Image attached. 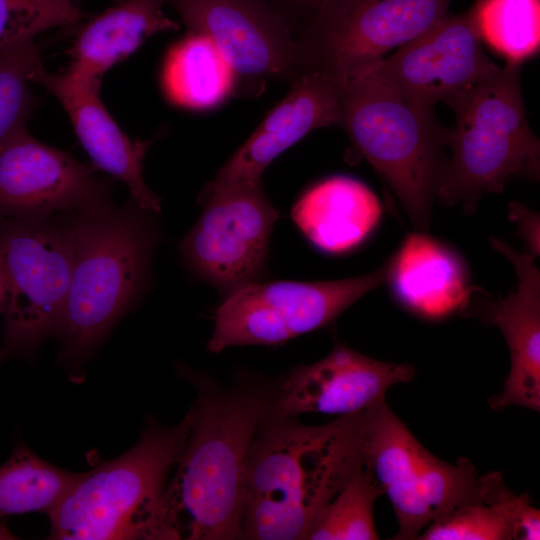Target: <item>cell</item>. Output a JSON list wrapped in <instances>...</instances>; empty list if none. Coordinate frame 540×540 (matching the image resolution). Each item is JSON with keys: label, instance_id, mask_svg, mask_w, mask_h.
Wrapping results in <instances>:
<instances>
[{"label": "cell", "instance_id": "7a4b0ae2", "mask_svg": "<svg viewBox=\"0 0 540 540\" xmlns=\"http://www.w3.org/2000/svg\"><path fill=\"white\" fill-rule=\"evenodd\" d=\"M362 467V411L315 426L267 415L247 461L241 538L306 539Z\"/></svg>", "mask_w": 540, "mask_h": 540}, {"label": "cell", "instance_id": "f546056e", "mask_svg": "<svg viewBox=\"0 0 540 540\" xmlns=\"http://www.w3.org/2000/svg\"><path fill=\"white\" fill-rule=\"evenodd\" d=\"M270 3L289 21L296 36L309 18L332 0H269Z\"/></svg>", "mask_w": 540, "mask_h": 540}, {"label": "cell", "instance_id": "cb8c5ba5", "mask_svg": "<svg viewBox=\"0 0 540 540\" xmlns=\"http://www.w3.org/2000/svg\"><path fill=\"white\" fill-rule=\"evenodd\" d=\"M482 42L506 59L522 64L540 46V0H477L469 9Z\"/></svg>", "mask_w": 540, "mask_h": 540}, {"label": "cell", "instance_id": "7402d4cb", "mask_svg": "<svg viewBox=\"0 0 540 540\" xmlns=\"http://www.w3.org/2000/svg\"><path fill=\"white\" fill-rule=\"evenodd\" d=\"M235 74L213 41L187 32L168 52L163 86L175 104L195 110L216 107L234 94Z\"/></svg>", "mask_w": 540, "mask_h": 540}, {"label": "cell", "instance_id": "52a82bcc", "mask_svg": "<svg viewBox=\"0 0 540 540\" xmlns=\"http://www.w3.org/2000/svg\"><path fill=\"white\" fill-rule=\"evenodd\" d=\"M74 254L70 213L39 220H0V278L4 316L0 365L33 356L56 335Z\"/></svg>", "mask_w": 540, "mask_h": 540}, {"label": "cell", "instance_id": "ba28073f", "mask_svg": "<svg viewBox=\"0 0 540 540\" xmlns=\"http://www.w3.org/2000/svg\"><path fill=\"white\" fill-rule=\"evenodd\" d=\"M362 463L389 498L394 539H416L436 517L480 499V475L466 458L447 463L428 451L383 399L362 411Z\"/></svg>", "mask_w": 540, "mask_h": 540}, {"label": "cell", "instance_id": "3957f363", "mask_svg": "<svg viewBox=\"0 0 540 540\" xmlns=\"http://www.w3.org/2000/svg\"><path fill=\"white\" fill-rule=\"evenodd\" d=\"M155 213L133 200L94 214L70 213L74 254L56 335L60 362L81 379L114 325L144 294L160 238Z\"/></svg>", "mask_w": 540, "mask_h": 540}, {"label": "cell", "instance_id": "603a6c76", "mask_svg": "<svg viewBox=\"0 0 540 540\" xmlns=\"http://www.w3.org/2000/svg\"><path fill=\"white\" fill-rule=\"evenodd\" d=\"M18 444L0 465V519L29 512L49 513L80 479Z\"/></svg>", "mask_w": 540, "mask_h": 540}, {"label": "cell", "instance_id": "4316f807", "mask_svg": "<svg viewBox=\"0 0 540 540\" xmlns=\"http://www.w3.org/2000/svg\"><path fill=\"white\" fill-rule=\"evenodd\" d=\"M42 66L38 49L0 51V148L27 128L38 104L30 83Z\"/></svg>", "mask_w": 540, "mask_h": 540}, {"label": "cell", "instance_id": "484cf974", "mask_svg": "<svg viewBox=\"0 0 540 540\" xmlns=\"http://www.w3.org/2000/svg\"><path fill=\"white\" fill-rule=\"evenodd\" d=\"M87 16L79 0H0V51L37 49L42 32L75 26Z\"/></svg>", "mask_w": 540, "mask_h": 540}, {"label": "cell", "instance_id": "d6986e66", "mask_svg": "<svg viewBox=\"0 0 540 540\" xmlns=\"http://www.w3.org/2000/svg\"><path fill=\"white\" fill-rule=\"evenodd\" d=\"M166 0H120L94 16L79 31L70 50L71 63L59 78L75 87H100L104 73L134 53L149 37L176 31Z\"/></svg>", "mask_w": 540, "mask_h": 540}, {"label": "cell", "instance_id": "d4e9b609", "mask_svg": "<svg viewBox=\"0 0 540 540\" xmlns=\"http://www.w3.org/2000/svg\"><path fill=\"white\" fill-rule=\"evenodd\" d=\"M381 495L383 491L373 474L362 467L321 510L306 539H378L373 507Z\"/></svg>", "mask_w": 540, "mask_h": 540}, {"label": "cell", "instance_id": "5bb4252c", "mask_svg": "<svg viewBox=\"0 0 540 540\" xmlns=\"http://www.w3.org/2000/svg\"><path fill=\"white\" fill-rule=\"evenodd\" d=\"M482 43L469 10L449 14L363 73L432 110L500 69Z\"/></svg>", "mask_w": 540, "mask_h": 540}, {"label": "cell", "instance_id": "44dd1931", "mask_svg": "<svg viewBox=\"0 0 540 540\" xmlns=\"http://www.w3.org/2000/svg\"><path fill=\"white\" fill-rule=\"evenodd\" d=\"M381 216L376 194L363 182L332 176L307 189L294 203L291 217L302 235L328 254L347 253L374 230Z\"/></svg>", "mask_w": 540, "mask_h": 540}, {"label": "cell", "instance_id": "ffe728a7", "mask_svg": "<svg viewBox=\"0 0 540 540\" xmlns=\"http://www.w3.org/2000/svg\"><path fill=\"white\" fill-rule=\"evenodd\" d=\"M387 266V282L396 297L426 318L463 310L473 289L461 258L423 233L409 234Z\"/></svg>", "mask_w": 540, "mask_h": 540}, {"label": "cell", "instance_id": "8fae6325", "mask_svg": "<svg viewBox=\"0 0 540 540\" xmlns=\"http://www.w3.org/2000/svg\"><path fill=\"white\" fill-rule=\"evenodd\" d=\"M452 0H332L297 37L310 57L344 81L445 19Z\"/></svg>", "mask_w": 540, "mask_h": 540}, {"label": "cell", "instance_id": "4fadbf2b", "mask_svg": "<svg viewBox=\"0 0 540 540\" xmlns=\"http://www.w3.org/2000/svg\"><path fill=\"white\" fill-rule=\"evenodd\" d=\"M113 206L109 183L23 128L0 148V220L94 214Z\"/></svg>", "mask_w": 540, "mask_h": 540}, {"label": "cell", "instance_id": "277c9868", "mask_svg": "<svg viewBox=\"0 0 540 540\" xmlns=\"http://www.w3.org/2000/svg\"><path fill=\"white\" fill-rule=\"evenodd\" d=\"M194 404L176 425L149 418L138 442L121 456L83 472L48 513L50 539H155L170 469L187 443Z\"/></svg>", "mask_w": 540, "mask_h": 540}, {"label": "cell", "instance_id": "83f0119b", "mask_svg": "<svg viewBox=\"0 0 540 540\" xmlns=\"http://www.w3.org/2000/svg\"><path fill=\"white\" fill-rule=\"evenodd\" d=\"M422 540H509L505 520L481 501L458 506L432 520L418 536Z\"/></svg>", "mask_w": 540, "mask_h": 540}, {"label": "cell", "instance_id": "4dcf8cb0", "mask_svg": "<svg viewBox=\"0 0 540 540\" xmlns=\"http://www.w3.org/2000/svg\"><path fill=\"white\" fill-rule=\"evenodd\" d=\"M510 216L517 221L520 235L526 240L529 254L539 255V215L524 205L513 202L510 204Z\"/></svg>", "mask_w": 540, "mask_h": 540}, {"label": "cell", "instance_id": "e0dca14e", "mask_svg": "<svg viewBox=\"0 0 540 540\" xmlns=\"http://www.w3.org/2000/svg\"><path fill=\"white\" fill-rule=\"evenodd\" d=\"M492 246L514 266L515 292L498 300L483 299L463 310L482 322L498 327L510 352V371L502 392L489 399L496 411L509 406L540 410V272L535 257L521 254L505 242L491 239Z\"/></svg>", "mask_w": 540, "mask_h": 540}, {"label": "cell", "instance_id": "5b68a950", "mask_svg": "<svg viewBox=\"0 0 540 540\" xmlns=\"http://www.w3.org/2000/svg\"><path fill=\"white\" fill-rule=\"evenodd\" d=\"M521 67L506 63L445 101L455 114L437 192L446 205L473 213L483 194L502 192L512 179L538 180L540 142L527 121Z\"/></svg>", "mask_w": 540, "mask_h": 540}, {"label": "cell", "instance_id": "8992f818", "mask_svg": "<svg viewBox=\"0 0 540 540\" xmlns=\"http://www.w3.org/2000/svg\"><path fill=\"white\" fill-rule=\"evenodd\" d=\"M340 126L390 186L415 227H428L450 129L368 73L344 82Z\"/></svg>", "mask_w": 540, "mask_h": 540}, {"label": "cell", "instance_id": "1f68e13d", "mask_svg": "<svg viewBox=\"0 0 540 540\" xmlns=\"http://www.w3.org/2000/svg\"><path fill=\"white\" fill-rule=\"evenodd\" d=\"M3 307V286L0 278V311H2Z\"/></svg>", "mask_w": 540, "mask_h": 540}, {"label": "cell", "instance_id": "7c38bea8", "mask_svg": "<svg viewBox=\"0 0 540 540\" xmlns=\"http://www.w3.org/2000/svg\"><path fill=\"white\" fill-rule=\"evenodd\" d=\"M202 212L179 243L190 273L225 296L265 272L272 229L280 213L262 184L198 199Z\"/></svg>", "mask_w": 540, "mask_h": 540}, {"label": "cell", "instance_id": "9c48e42d", "mask_svg": "<svg viewBox=\"0 0 540 540\" xmlns=\"http://www.w3.org/2000/svg\"><path fill=\"white\" fill-rule=\"evenodd\" d=\"M387 263L364 276L332 281L260 280L225 296L207 349L280 345L333 322L362 296L387 282Z\"/></svg>", "mask_w": 540, "mask_h": 540}, {"label": "cell", "instance_id": "2e32d148", "mask_svg": "<svg viewBox=\"0 0 540 540\" xmlns=\"http://www.w3.org/2000/svg\"><path fill=\"white\" fill-rule=\"evenodd\" d=\"M414 375L415 367L409 363L376 360L337 343L323 359L289 373L273 394L268 415L355 414L385 399L389 388Z\"/></svg>", "mask_w": 540, "mask_h": 540}, {"label": "cell", "instance_id": "6da1fadb", "mask_svg": "<svg viewBox=\"0 0 540 540\" xmlns=\"http://www.w3.org/2000/svg\"><path fill=\"white\" fill-rule=\"evenodd\" d=\"M179 371L197 390L196 417L163 493L155 539L241 538L247 461L273 394L222 389L186 367Z\"/></svg>", "mask_w": 540, "mask_h": 540}, {"label": "cell", "instance_id": "f1b7e54d", "mask_svg": "<svg viewBox=\"0 0 540 540\" xmlns=\"http://www.w3.org/2000/svg\"><path fill=\"white\" fill-rule=\"evenodd\" d=\"M480 499L505 520L513 539H540L539 509L532 506L529 495L512 491L500 473L480 475Z\"/></svg>", "mask_w": 540, "mask_h": 540}, {"label": "cell", "instance_id": "ac0fdd59", "mask_svg": "<svg viewBox=\"0 0 540 540\" xmlns=\"http://www.w3.org/2000/svg\"><path fill=\"white\" fill-rule=\"evenodd\" d=\"M32 82L42 84L63 106L93 166L125 183L130 199L143 210L159 213V197L145 184L142 171L146 152L159 137L132 141L119 127L100 98V87H75L41 67Z\"/></svg>", "mask_w": 540, "mask_h": 540}, {"label": "cell", "instance_id": "30bf717a", "mask_svg": "<svg viewBox=\"0 0 540 540\" xmlns=\"http://www.w3.org/2000/svg\"><path fill=\"white\" fill-rule=\"evenodd\" d=\"M166 2L188 32L213 41L235 74V96L256 97L267 79L292 83L315 67L292 25L269 0Z\"/></svg>", "mask_w": 540, "mask_h": 540}, {"label": "cell", "instance_id": "9a60e30c", "mask_svg": "<svg viewBox=\"0 0 540 540\" xmlns=\"http://www.w3.org/2000/svg\"><path fill=\"white\" fill-rule=\"evenodd\" d=\"M344 80L322 66L309 69L201 190L198 199L261 184L265 169L309 132L339 125Z\"/></svg>", "mask_w": 540, "mask_h": 540}]
</instances>
